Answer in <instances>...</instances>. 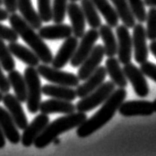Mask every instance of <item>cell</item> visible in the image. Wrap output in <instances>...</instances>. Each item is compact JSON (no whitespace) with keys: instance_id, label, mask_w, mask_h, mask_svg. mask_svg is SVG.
Returning <instances> with one entry per match:
<instances>
[{"instance_id":"1","label":"cell","mask_w":156,"mask_h":156,"mask_svg":"<svg viewBox=\"0 0 156 156\" xmlns=\"http://www.w3.org/2000/svg\"><path fill=\"white\" fill-rule=\"evenodd\" d=\"M126 96L127 91L124 88L119 87V89L113 91L110 96L104 101L101 108L93 116H91L89 119H86L77 127V136L80 138L88 137L102 128L113 118L120 104L125 100Z\"/></svg>"},{"instance_id":"2","label":"cell","mask_w":156,"mask_h":156,"mask_svg":"<svg viewBox=\"0 0 156 156\" xmlns=\"http://www.w3.org/2000/svg\"><path fill=\"white\" fill-rule=\"evenodd\" d=\"M9 23L11 27L16 31L19 37L29 46V48L38 56L44 64H51L53 55L47 44L40 37V35L35 32V29L30 26L22 16H19L16 13H11L8 17Z\"/></svg>"},{"instance_id":"3","label":"cell","mask_w":156,"mask_h":156,"mask_svg":"<svg viewBox=\"0 0 156 156\" xmlns=\"http://www.w3.org/2000/svg\"><path fill=\"white\" fill-rule=\"evenodd\" d=\"M87 119V115L85 112H73L65 116L53 120L51 123L43 129V131L39 134L34 141V145L36 148H44L47 145L52 143L53 139L58 137L60 134L67 132V131L77 128L81 123Z\"/></svg>"},{"instance_id":"4","label":"cell","mask_w":156,"mask_h":156,"mask_svg":"<svg viewBox=\"0 0 156 156\" xmlns=\"http://www.w3.org/2000/svg\"><path fill=\"white\" fill-rule=\"evenodd\" d=\"M24 79L27 87V109L31 114H35L39 110L41 103V81L37 69L28 66L24 70Z\"/></svg>"},{"instance_id":"5","label":"cell","mask_w":156,"mask_h":156,"mask_svg":"<svg viewBox=\"0 0 156 156\" xmlns=\"http://www.w3.org/2000/svg\"><path fill=\"white\" fill-rule=\"evenodd\" d=\"M114 90H115V84L112 81L103 82L94 91H92L87 96L81 98V100L77 102L75 105L76 110L85 113L91 111L92 109L103 104L104 101L110 96L111 93Z\"/></svg>"},{"instance_id":"6","label":"cell","mask_w":156,"mask_h":156,"mask_svg":"<svg viewBox=\"0 0 156 156\" xmlns=\"http://www.w3.org/2000/svg\"><path fill=\"white\" fill-rule=\"evenodd\" d=\"M37 72L39 76H42L45 80L49 81L53 84L64 85L69 87H77L79 85V78L77 75L71 72L61 71L58 68L49 66V64H41L37 65Z\"/></svg>"},{"instance_id":"7","label":"cell","mask_w":156,"mask_h":156,"mask_svg":"<svg viewBox=\"0 0 156 156\" xmlns=\"http://www.w3.org/2000/svg\"><path fill=\"white\" fill-rule=\"evenodd\" d=\"M98 37V31L97 29H94V28H90L86 33H84L83 36L81 37L80 43L77 45V48L75 52H74L72 58L70 59V64H71L72 67H78L82 64L85 58L92 51Z\"/></svg>"},{"instance_id":"8","label":"cell","mask_w":156,"mask_h":156,"mask_svg":"<svg viewBox=\"0 0 156 156\" xmlns=\"http://www.w3.org/2000/svg\"><path fill=\"white\" fill-rule=\"evenodd\" d=\"M116 36H117V55L118 61L121 64L125 65L131 62L132 58V37L125 25L116 26Z\"/></svg>"},{"instance_id":"9","label":"cell","mask_w":156,"mask_h":156,"mask_svg":"<svg viewBox=\"0 0 156 156\" xmlns=\"http://www.w3.org/2000/svg\"><path fill=\"white\" fill-rule=\"evenodd\" d=\"M124 75L130 81L135 93L139 97H147L149 94V86L142 71L132 63H127L123 66Z\"/></svg>"},{"instance_id":"10","label":"cell","mask_w":156,"mask_h":156,"mask_svg":"<svg viewBox=\"0 0 156 156\" xmlns=\"http://www.w3.org/2000/svg\"><path fill=\"white\" fill-rule=\"evenodd\" d=\"M104 56H105V52L103 46L100 44L94 45L90 54L85 58L82 64L80 65V68L78 69L77 76L79 78V80L84 81L85 79H87L100 66V63L103 60Z\"/></svg>"},{"instance_id":"11","label":"cell","mask_w":156,"mask_h":156,"mask_svg":"<svg viewBox=\"0 0 156 156\" xmlns=\"http://www.w3.org/2000/svg\"><path fill=\"white\" fill-rule=\"evenodd\" d=\"M49 117L47 114L41 113L38 114L35 118L28 123V125L23 129V133L21 135V143L24 147H30L33 145L36 137L40 134L43 129L49 123Z\"/></svg>"},{"instance_id":"12","label":"cell","mask_w":156,"mask_h":156,"mask_svg":"<svg viewBox=\"0 0 156 156\" xmlns=\"http://www.w3.org/2000/svg\"><path fill=\"white\" fill-rule=\"evenodd\" d=\"M146 31L142 23H138L133 26L132 47L134 49V59L137 63H143L148 59V47L146 43Z\"/></svg>"},{"instance_id":"13","label":"cell","mask_w":156,"mask_h":156,"mask_svg":"<svg viewBox=\"0 0 156 156\" xmlns=\"http://www.w3.org/2000/svg\"><path fill=\"white\" fill-rule=\"evenodd\" d=\"M119 114L125 117L150 116L154 113L153 103L146 100H130L122 102L118 107Z\"/></svg>"},{"instance_id":"14","label":"cell","mask_w":156,"mask_h":156,"mask_svg":"<svg viewBox=\"0 0 156 156\" xmlns=\"http://www.w3.org/2000/svg\"><path fill=\"white\" fill-rule=\"evenodd\" d=\"M2 101L6 110L9 112L10 116L12 117L13 121L15 122L18 129L23 130L28 125V119L24 113L21 102L17 99L15 95L10 94L8 92L5 95H3Z\"/></svg>"},{"instance_id":"15","label":"cell","mask_w":156,"mask_h":156,"mask_svg":"<svg viewBox=\"0 0 156 156\" xmlns=\"http://www.w3.org/2000/svg\"><path fill=\"white\" fill-rule=\"evenodd\" d=\"M78 45V38L75 36H69L65 39L62 45L60 46L59 50L56 53V55L53 57L51 65L54 68L61 69L70 61L72 56L75 52Z\"/></svg>"},{"instance_id":"16","label":"cell","mask_w":156,"mask_h":156,"mask_svg":"<svg viewBox=\"0 0 156 156\" xmlns=\"http://www.w3.org/2000/svg\"><path fill=\"white\" fill-rule=\"evenodd\" d=\"M106 75H107V72H106L105 67L99 66L87 79L84 80L83 84L78 85L76 87L75 91L77 97L83 98L85 96H87L89 93H91L92 91H94L97 87H99L104 82Z\"/></svg>"},{"instance_id":"17","label":"cell","mask_w":156,"mask_h":156,"mask_svg":"<svg viewBox=\"0 0 156 156\" xmlns=\"http://www.w3.org/2000/svg\"><path fill=\"white\" fill-rule=\"evenodd\" d=\"M66 13L71 21L72 32L74 36L81 38L84 35L85 26H86V20H85L81 7L76 2H70L69 4H67Z\"/></svg>"},{"instance_id":"18","label":"cell","mask_w":156,"mask_h":156,"mask_svg":"<svg viewBox=\"0 0 156 156\" xmlns=\"http://www.w3.org/2000/svg\"><path fill=\"white\" fill-rule=\"evenodd\" d=\"M39 110L44 114H56V113H62V114H70L76 111L75 104L71 103V101L61 100V99L51 98L49 100L43 101L40 103Z\"/></svg>"},{"instance_id":"19","label":"cell","mask_w":156,"mask_h":156,"mask_svg":"<svg viewBox=\"0 0 156 156\" xmlns=\"http://www.w3.org/2000/svg\"><path fill=\"white\" fill-rule=\"evenodd\" d=\"M0 127L3 131V134L6 139L12 144H18L21 140V135L19 134L18 127L13 121L9 112L0 106Z\"/></svg>"},{"instance_id":"20","label":"cell","mask_w":156,"mask_h":156,"mask_svg":"<svg viewBox=\"0 0 156 156\" xmlns=\"http://www.w3.org/2000/svg\"><path fill=\"white\" fill-rule=\"evenodd\" d=\"M38 34L43 40H59L66 39L73 34L72 27L67 24L55 23L54 25H46L38 29Z\"/></svg>"},{"instance_id":"21","label":"cell","mask_w":156,"mask_h":156,"mask_svg":"<svg viewBox=\"0 0 156 156\" xmlns=\"http://www.w3.org/2000/svg\"><path fill=\"white\" fill-rule=\"evenodd\" d=\"M17 10H19L22 18L35 30L42 26L43 21L39 13L34 9L31 0H17Z\"/></svg>"},{"instance_id":"22","label":"cell","mask_w":156,"mask_h":156,"mask_svg":"<svg viewBox=\"0 0 156 156\" xmlns=\"http://www.w3.org/2000/svg\"><path fill=\"white\" fill-rule=\"evenodd\" d=\"M105 69L106 72L110 77V79L116 86L120 88H125L128 84V80L124 75V72L120 66V62L118 59L115 58L114 56L108 57L105 62Z\"/></svg>"},{"instance_id":"23","label":"cell","mask_w":156,"mask_h":156,"mask_svg":"<svg viewBox=\"0 0 156 156\" xmlns=\"http://www.w3.org/2000/svg\"><path fill=\"white\" fill-rule=\"evenodd\" d=\"M41 91L46 96L61 99V100L73 101L77 97L75 89H72V87L69 86H64V85L46 84L43 87H41Z\"/></svg>"},{"instance_id":"24","label":"cell","mask_w":156,"mask_h":156,"mask_svg":"<svg viewBox=\"0 0 156 156\" xmlns=\"http://www.w3.org/2000/svg\"><path fill=\"white\" fill-rule=\"evenodd\" d=\"M8 48L13 56L21 60L26 65L37 67L39 64L40 60H39L38 56L31 49L26 48L25 46L17 43V42H9Z\"/></svg>"},{"instance_id":"25","label":"cell","mask_w":156,"mask_h":156,"mask_svg":"<svg viewBox=\"0 0 156 156\" xmlns=\"http://www.w3.org/2000/svg\"><path fill=\"white\" fill-rule=\"evenodd\" d=\"M99 36L104 43V52L107 57H112L117 54V39L113 32L112 27L109 25H101L99 27Z\"/></svg>"},{"instance_id":"26","label":"cell","mask_w":156,"mask_h":156,"mask_svg":"<svg viewBox=\"0 0 156 156\" xmlns=\"http://www.w3.org/2000/svg\"><path fill=\"white\" fill-rule=\"evenodd\" d=\"M7 78H8L10 86L13 88L14 92H15V96L17 97V99H18L21 103L22 102H26L27 87H26L24 76L19 71L12 70V71L8 72Z\"/></svg>"},{"instance_id":"27","label":"cell","mask_w":156,"mask_h":156,"mask_svg":"<svg viewBox=\"0 0 156 156\" xmlns=\"http://www.w3.org/2000/svg\"><path fill=\"white\" fill-rule=\"evenodd\" d=\"M91 1L96 7L97 11L100 12L101 15L104 17L107 25L110 27H116L118 25L119 17L108 0H91Z\"/></svg>"},{"instance_id":"28","label":"cell","mask_w":156,"mask_h":156,"mask_svg":"<svg viewBox=\"0 0 156 156\" xmlns=\"http://www.w3.org/2000/svg\"><path fill=\"white\" fill-rule=\"evenodd\" d=\"M112 4L114 5V9L118 15L119 19H121L123 25L127 28H131L135 25V17H134L130 6L127 0H110Z\"/></svg>"},{"instance_id":"29","label":"cell","mask_w":156,"mask_h":156,"mask_svg":"<svg viewBox=\"0 0 156 156\" xmlns=\"http://www.w3.org/2000/svg\"><path fill=\"white\" fill-rule=\"evenodd\" d=\"M81 9L84 14L85 20L91 28L97 29L102 25L101 18L99 17L96 7L91 0H81Z\"/></svg>"},{"instance_id":"30","label":"cell","mask_w":156,"mask_h":156,"mask_svg":"<svg viewBox=\"0 0 156 156\" xmlns=\"http://www.w3.org/2000/svg\"><path fill=\"white\" fill-rule=\"evenodd\" d=\"M0 64L6 72L12 71L15 68V61L12 57L11 52L2 39H0Z\"/></svg>"},{"instance_id":"31","label":"cell","mask_w":156,"mask_h":156,"mask_svg":"<svg viewBox=\"0 0 156 156\" xmlns=\"http://www.w3.org/2000/svg\"><path fill=\"white\" fill-rule=\"evenodd\" d=\"M67 10V0H53L52 20L54 23H62L65 19Z\"/></svg>"},{"instance_id":"32","label":"cell","mask_w":156,"mask_h":156,"mask_svg":"<svg viewBox=\"0 0 156 156\" xmlns=\"http://www.w3.org/2000/svg\"><path fill=\"white\" fill-rule=\"evenodd\" d=\"M146 37L149 40L156 39V7H150L146 15Z\"/></svg>"},{"instance_id":"33","label":"cell","mask_w":156,"mask_h":156,"mask_svg":"<svg viewBox=\"0 0 156 156\" xmlns=\"http://www.w3.org/2000/svg\"><path fill=\"white\" fill-rule=\"evenodd\" d=\"M130 6V9L132 11L135 19H137L140 23L145 22L146 20V9H145V4L143 0H127Z\"/></svg>"},{"instance_id":"34","label":"cell","mask_w":156,"mask_h":156,"mask_svg":"<svg viewBox=\"0 0 156 156\" xmlns=\"http://www.w3.org/2000/svg\"><path fill=\"white\" fill-rule=\"evenodd\" d=\"M38 13L43 22H50L52 20L51 0H37Z\"/></svg>"},{"instance_id":"35","label":"cell","mask_w":156,"mask_h":156,"mask_svg":"<svg viewBox=\"0 0 156 156\" xmlns=\"http://www.w3.org/2000/svg\"><path fill=\"white\" fill-rule=\"evenodd\" d=\"M18 38L19 35L16 33V31L12 27L5 26L0 23V39L9 42H16Z\"/></svg>"},{"instance_id":"36","label":"cell","mask_w":156,"mask_h":156,"mask_svg":"<svg viewBox=\"0 0 156 156\" xmlns=\"http://www.w3.org/2000/svg\"><path fill=\"white\" fill-rule=\"evenodd\" d=\"M140 70L142 71L144 75H146L148 78H150L151 80H153L156 82V65L154 63L145 61L140 64Z\"/></svg>"},{"instance_id":"37","label":"cell","mask_w":156,"mask_h":156,"mask_svg":"<svg viewBox=\"0 0 156 156\" xmlns=\"http://www.w3.org/2000/svg\"><path fill=\"white\" fill-rule=\"evenodd\" d=\"M10 88H11V86H10L8 78L4 75L1 64H0V91L3 92V93H7V92H9Z\"/></svg>"},{"instance_id":"38","label":"cell","mask_w":156,"mask_h":156,"mask_svg":"<svg viewBox=\"0 0 156 156\" xmlns=\"http://www.w3.org/2000/svg\"><path fill=\"white\" fill-rule=\"evenodd\" d=\"M5 6V10L9 14L15 13L17 10V0H2Z\"/></svg>"},{"instance_id":"39","label":"cell","mask_w":156,"mask_h":156,"mask_svg":"<svg viewBox=\"0 0 156 156\" xmlns=\"http://www.w3.org/2000/svg\"><path fill=\"white\" fill-rule=\"evenodd\" d=\"M8 17H9V13L5 9L0 8V21H5L8 19Z\"/></svg>"},{"instance_id":"40","label":"cell","mask_w":156,"mask_h":156,"mask_svg":"<svg viewBox=\"0 0 156 156\" xmlns=\"http://www.w3.org/2000/svg\"><path fill=\"white\" fill-rule=\"evenodd\" d=\"M149 50L151 51V53L154 55V57L156 58V39H155V40L151 41V43L149 45Z\"/></svg>"},{"instance_id":"41","label":"cell","mask_w":156,"mask_h":156,"mask_svg":"<svg viewBox=\"0 0 156 156\" xmlns=\"http://www.w3.org/2000/svg\"><path fill=\"white\" fill-rule=\"evenodd\" d=\"M5 146V136L3 134V131L0 127V149Z\"/></svg>"},{"instance_id":"42","label":"cell","mask_w":156,"mask_h":156,"mask_svg":"<svg viewBox=\"0 0 156 156\" xmlns=\"http://www.w3.org/2000/svg\"><path fill=\"white\" fill-rule=\"evenodd\" d=\"M144 4L149 7H156V0H143Z\"/></svg>"},{"instance_id":"43","label":"cell","mask_w":156,"mask_h":156,"mask_svg":"<svg viewBox=\"0 0 156 156\" xmlns=\"http://www.w3.org/2000/svg\"><path fill=\"white\" fill-rule=\"evenodd\" d=\"M60 142H61V141H60V139H59L58 137H56L55 139H53V141H52V143L54 144V145H59Z\"/></svg>"},{"instance_id":"44","label":"cell","mask_w":156,"mask_h":156,"mask_svg":"<svg viewBox=\"0 0 156 156\" xmlns=\"http://www.w3.org/2000/svg\"><path fill=\"white\" fill-rule=\"evenodd\" d=\"M152 103H153V108H154V112L156 113V99H155V100H154L153 102H152Z\"/></svg>"},{"instance_id":"45","label":"cell","mask_w":156,"mask_h":156,"mask_svg":"<svg viewBox=\"0 0 156 156\" xmlns=\"http://www.w3.org/2000/svg\"><path fill=\"white\" fill-rule=\"evenodd\" d=\"M2 98H3V92L0 91V101H2Z\"/></svg>"},{"instance_id":"46","label":"cell","mask_w":156,"mask_h":156,"mask_svg":"<svg viewBox=\"0 0 156 156\" xmlns=\"http://www.w3.org/2000/svg\"><path fill=\"white\" fill-rule=\"evenodd\" d=\"M70 2H76V1H79V0H69Z\"/></svg>"},{"instance_id":"47","label":"cell","mask_w":156,"mask_h":156,"mask_svg":"<svg viewBox=\"0 0 156 156\" xmlns=\"http://www.w3.org/2000/svg\"><path fill=\"white\" fill-rule=\"evenodd\" d=\"M3 4V1H2V0H0V6H1Z\"/></svg>"}]
</instances>
